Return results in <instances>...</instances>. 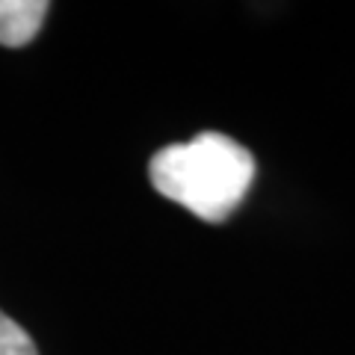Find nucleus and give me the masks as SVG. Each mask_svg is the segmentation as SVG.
Returning <instances> with one entry per match:
<instances>
[{
  "label": "nucleus",
  "instance_id": "3",
  "mask_svg": "<svg viewBox=\"0 0 355 355\" xmlns=\"http://www.w3.org/2000/svg\"><path fill=\"white\" fill-rule=\"evenodd\" d=\"M0 355H39L33 338L3 311H0Z\"/></svg>",
  "mask_w": 355,
  "mask_h": 355
},
{
  "label": "nucleus",
  "instance_id": "1",
  "mask_svg": "<svg viewBox=\"0 0 355 355\" xmlns=\"http://www.w3.org/2000/svg\"><path fill=\"white\" fill-rule=\"evenodd\" d=\"M151 187L193 216L219 225L243 205L254 181V157L246 146L216 130L166 146L148 163Z\"/></svg>",
  "mask_w": 355,
  "mask_h": 355
},
{
  "label": "nucleus",
  "instance_id": "2",
  "mask_svg": "<svg viewBox=\"0 0 355 355\" xmlns=\"http://www.w3.org/2000/svg\"><path fill=\"white\" fill-rule=\"evenodd\" d=\"M51 3L44 0H0V44L24 48L39 36Z\"/></svg>",
  "mask_w": 355,
  "mask_h": 355
}]
</instances>
